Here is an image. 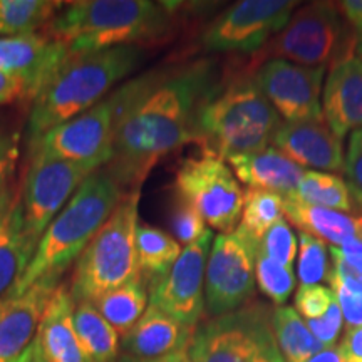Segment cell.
Returning <instances> with one entry per match:
<instances>
[{
  "label": "cell",
  "instance_id": "obj_1",
  "mask_svg": "<svg viewBox=\"0 0 362 362\" xmlns=\"http://www.w3.org/2000/svg\"><path fill=\"white\" fill-rule=\"evenodd\" d=\"M220 79L218 62L203 57L149 71L112 93L115 138L106 171L121 188L141 189L161 158L197 143L198 112Z\"/></svg>",
  "mask_w": 362,
  "mask_h": 362
},
{
  "label": "cell",
  "instance_id": "obj_2",
  "mask_svg": "<svg viewBox=\"0 0 362 362\" xmlns=\"http://www.w3.org/2000/svg\"><path fill=\"white\" fill-rule=\"evenodd\" d=\"M175 24V8L151 0L69 2L44 27V35L62 42L71 56L160 42Z\"/></svg>",
  "mask_w": 362,
  "mask_h": 362
},
{
  "label": "cell",
  "instance_id": "obj_3",
  "mask_svg": "<svg viewBox=\"0 0 362 362\" xmlns=\"http://www.w3.org/2000/svg\"><path fill=\"white\" fill-rule=\"evenodd\" d=\"M282 124L279 112L262 93L250 62L233 74H221L197 119V143L203 155L226 161L269 148Z\"/></svg>",
  "mask_w": 362,
  "mask_h": 362
},
{
  "label": "cell",
  "instance_id": "obj_4",
  "mask_svg": "<svg viewBox=\"0 0 362 362\" xmlns=\"http://www.w3.org/2000/svg\"><path fill=\"white\" fill-rule=\"evenodd\" d=\"M138 45L103 49L69 56L42 86L33 101L27 139L29 146L47 131L83 115L141 64Z\"/></svg>",
  "mask_w": 362,
  "mask_h": 362
},
{
  "label": "cell",
  "instance_id": "obj_5",
  "mask_svg": "<svg viewBox=\"0 0 362 362\" xmlns=\"http://www.w3.org/2000/svg\"><path fill=\"white\" fill-rule=\"evenodd\" d=\"M123 193L121 185L106 170H96L86 178L47 226L12 297L25 292L40 279L61 277L106 223L123 200Z\"/></svg>",
  "mask_w": 362,
  "mask_h": 362
},
{
  "label": "cell",
  "instance_id": "obj_6",
  "mask_svg": "<svg viewBox=\"0 0 362 362\" xmlns=\"http://www.w3.org/2000/svg\"><path fill=\"white\" fill-rule=\"evenodd\" d=\"M141 189L128 192L76 260L71 296L76 304L96 302L110 291L141 279L136 252Z\"/></svg>",
  "mask_w": 362,
  "mask_h": 362
},
{
  "label": "cell",
  "instance_id": "obj_7",
  "mask_svg": "<svg viewBox=\"0 0 362 362\" xmlns=\"http://www.w3.org/2000/svg\"><path fill=\"white\" fill-rule=\"evenodd\" d=\"M359 37L334 2H310L298 7L279 34L252 56L259 67L269 59H284L305 67H332L356 56Z\"/></svg>",
  "mask_w": 362,
  "mask_h": 362
},
{
  "label": "cell",
  "instance_id": "obj_8",
  "mask_svg": "<svg viewBox=\"0 0 362 362\" xmlns=\"http://www.w3.org/2000/svg\"><path fill=\"white\" fill-rule=\"evenodd\" d=\"M188 356L192 362H285L274 334V310L253 298L198 324Z\"/></svg>",
  "mask_w": 362,
  "mask_h": 362
},
{
  "label": "cell",
  "instance_id": "obj_9",
  "mask_svg": "<svg viewBox=\"0 0 362 362\" xmlns=\"http://www.w3.org/2000/svg\"><path fill=\"white\" fill-rule=\"evenodd\" d=\"M175 192L176 198L202 215L208 228L230 233L238 226L245 189L220 158L203 155L185 160L176 171Z\"/></svg>",
  "mask_w": 362,
  "mask_h": 362
},
{
  "label": "cell",
  "instance_id": "obj_10",
  "mask_svg": "<svg viewBox=\"0 0 362 362\" xmlns=\"http://www.w3.org/2000/svg\"><path fill=\"white\" fill-rule=\"evenodd\" d=\"M96 170L99 168L93 165L33 153L24 188L21 192L24 232L33 257L47 226L67 205L86 178Z\"/></svg>",
  "mask_w": 362,
  "mask_h": 362
},
{
  "label": "cell",
  "instance_id": "obj_11",
  "mask_svg": "<svg viewBox=\"0 0 362 362\" xmlns=\"http://www.w3.org/2000/svg\"><path fill=\"white\" fill-rule=\"evenodd\" d=\"M298 2L242 0L225 8L203 29V52H235L253 56L287 24Z\"/></svg>",
  "mask_w": 362,
  "mask_h": 362
},
{
  "label": "cell",
  "instance_id": "obj_12",
  "mask_svg": "<svg viewBox=\"0 0 362 362\" xmlns=\"http://www.w3.org/2000/svg\"><path fill=\"white\" fill-rule=\"evenodd\" d=\"M259 243L242 226L216 235L205 270V309L210 317L233 312L253 298Z\"/></svg>",
  "mask_w": 362,
  "mask_h": 362
},
{
  "label": "cell",
  "instance_id": "obj_13",
  "mask_svg": "<svg viewBox=\"0 0 362 362\" xmlns=\"http://www.w3.org/2000/svg\"><path fill=\"white\" fill-rule=\"evenodd\" d=\"M115 119L116 99L110 94L83 115L44 133L37 141L30 144V155L40 153L57 160L101 168L112 158Z\"/></svg>",
  "mask_w": 362,
  "mask_h": 362
},
{
  "label": "cell",
  "instance_id": "obj_14",
  "mask_svg": "<svg viewBox=\"0 0 362 362\" xmlns=\"http://www.w3.org/2000/svg\"><path fill=\"white\" fill-rule=\"evenodd\" d=\"M214 240V230L208 228L197 242L183 247L163 277L148 284L149 304L192 329L205 312V270Z\"/></svg>",
  "mask_w": 362,
  "mask_h": 362
},
{
  "label": "cell",
  "instance_id": "obj_15",
  "mask_svg": "<svg viewBox=\"0 0 362 362\" xmlns=\"http://www.w3.org/2000/svg\"><path fill=\"white\" fill-rule=\"evenodd\" d=\"M325 67H305L269 59L255 69V81L285 123L322 121V81Z\"/></svg>",
  "mask_w": 362,
  "mask_h": 362
},
{
  "label": "cell",
  "instance_id": "obj_16",
  "mask_svg": "<svg viewBox=\"0 0 362 362\" xmlns=\"http://www.w3.org/2000/svg\"><path fill=\"white\" fill-rule=\"evenodd\" d=\"M61 277H44L0 304V362H12L34 342Z\"/></svg>",
  "mask_w": 362,
  "mask_h": 362
},
{
  "label": "cell",
  "instance_id": "obj_17",
  "mask_svg": "<svg viewBox=\"0 0 362 362\" xmlns=\"http://www.w3.org/2000/svg\"><path fill=\"white\" fill-rule=\"evenodd\" d=\"M69 56L64 44L44 34L0 37V72L24 81L33 101Z\"/></svg>",
  "mask_w": 362,
  "mask_h": 362
},
{
  "label": "cell",
  "instance_id": "obj_18",
  "mask_svg": "<svg viewBox=\"0 0 362 362\" xmlns=\"http://www.w3.org/2000/svg\"><path fill=\"white\" fill-rule=\"evenodd\" d=\"M272 144L300 168L324 173L329 171L334 175L344 173L346 155L342 139L334 134L325 119L282 123Z\"/></svg>",
  "mask_w": 362,
  "mask_h": 362
},
{
  "label": "cell",
  "instance_id": "obj_19",
  "mask_svg": "<svg viewBox=\"0 0 362 362\" xmlns=\"http://www.w3.org/2000/svg\"><path fill=\"white\" fill-rule=\"evenodd\" d=\"M322 112L325 123L341 139L362 128V59L352 56L329 67Z\"/></svg>",
  "mask_w": 362,
  "mask_h": 362
},
{
  "label": "cell",
  "instance_id": "obj_20",
  "mask_svg": "<svg viewBox=\"0 0 362 362\" xmlns=\"http://www.w3.org/2000/svg\"><path fill=\"white\" fill-rule=\"evenodd\" d=\"M193 332L194 329L180 324L149 304L141 319L121 339L119 356L131 361L160 359L176 351L188 349Z\"/></svg>",
  "mask_w": 362,
  "mask_h": 362
},
{
  "label": "cell",
  "instance_id": "obj_21",
  "mask_svg": "<svg viewBox=\"0 0 362 362\" xmlns=\"http://www.w3.org/2000/svg\"><path fill=\"white\" fill-rule=\"evenodd\" d=\"M33 259L24 232V211L19 188L12 187L0 203V304L12 297Z\"/></svg>",
  "mask_w": 362,
  "mask_h": 362
},
{
  "label": "cell",
  "instance_id": "obj_22",
  "mask_svg": "<svg viewBox=\"0 0 362 362\" xmlns=\"http://www.w3.org/2000/svg\"><path fill=\"white\" fill-rule=\"evenodd\" d=\"M230 170L238 181L252 189H267L292 198L300 183L304 170L288 160L277 148L269 146L250 155L228 158Z\"/></svg>",
  "mask_w": 362,
  "mask_h": 362
},
{
  "label": "cell",
  "instance_id": "obj_23",
  "mask_svg": "<svg viewBox=\"0 0 362 362\" xmlns=\"http://www.w3.org/2000/svg\"><path fill=\"white\" fill-rule=\"evenodd\" d=\"M74 307L71 288L61 282L45 307L35 336L47 362H86L72 320Z\"/></svg>",
  "mask_w": 362,
  "mask_h": 362
},
{
  "label": "cell",
  "instance_id": "obj_24",
  "mask_svg": "<svg viewBox=\"0 0 362 362\" xmlns=\"http://www.w3.org/2000/svg\"><path fill=\"white\" fill-rule=\"evenodd\" d=\"M284 216L302 233L330 243V247H341L352 240H362V211L361 214H342L307 203L297 198H285Z\"/></svg>",
  "mask_w": 362,
  "mask_h": 362
},
{
  "label": "cell",
  "instance_id": "obj_25",
  "mask_svg": "<svg viewBox=\"0 0 362 362\" xmlns=\"http://www.w3.org/2000/svg\"><path fill=\"white\" fill-rule=\"evenodd\" d=\"M72 320L86 362H117L121 352L119 336L96 307L89 302H79L74 307Z\"/></svg>",
  "mask_w": 362,
  "mask_h": 362
},
{
  "label": "cell",
  "instance_id": "obj_26",
  "mask_svg": "<svg viewBox=\"0 0 362 362\" xmlns=\"http://www.w3.org/2000/svg\"><path fill=\"white\" fill-rule=\"evenodd\" d=\"M148 287L143 279L121 285L93 302L99 314L116 330L117 336H126L148 309Z\"/></svg>",
  "mask_w": 362,
  "mask_h": 362
},
{
  "label": "cell",
  "instance_id": "obj_27",
  "mask_svg": "<svg viewBox=\"0 0 362 362\" xmlns=\"http://www.w3.org/2000/svg\"><path fill=\"white\" fill-rule=\"evenodd\" d=\"M181 245L176 240L163 230L151 225H138L136 230V252L138 264L141 270L144 284L163 277L168 272L178 257L181 255Z\"/></svg>",
  "mask_w": 362,
  "mask_h": 362
},
{
  "label": "cell",
  "instance_id": "obj_28",
  "mask_svg": "<svg viewBox=\"0 0 362 362\" xmlns=\"http://www.w3.org/2000/svg\"><path fill=\"white\" fill-rule=\"evenodd\" d=\"M64 6L54 0H0V37L35 34Z\"/></svg>",
  "mask_w": 362,
  "mask_h": 362
},
{
  "label": "cell",
  "instance_id": "obj_29",
  "mask_svg": "<svg viewBox=\"0 0 362 362\" xmlns=\"http://www.w3.org/2000/svg\"><path fill=\"white\" fill-rule=\"evenodd\" d=\"M293 198L329 210L342 211V214H361L359 208L352 200L347 183L342 176L324 171H304L300 183Z\"/></svg>",
  "mask_w": 362,
  "mask_h": 362
},
{
  "label": "cell",
  "instance_id": "obj_30",
  "mask_svg": "<svg viewBox=\"0 0 362 362\" xmlns=\"http://www.w3.org/2000/svg\"><path fill=\"white\" fill-rule=\"evenodd\" d=\"M274 334L285 362H307L324 349L293 307L282 305L274 310Z\"/></svg>",
  "mask_w": 362,
  "mask_h": 362
},
{
  "label": "cell",
  "instance_id": "obj_31",
  "mask_svg": "<svg viewBox=\"0 0 362 362\" xmlns=\"http://www.w3.org/2000/svg\"><path fill=\"white\" fill-rule=\"evenodd\" d=\"M284 202L285 198L279 193L247 188L240 218L242 221L238 226H242L257 243H260L272 226L284 218Z\"/></svg>",
  "mask_w": 362,
  "mask_h": 362
},
{
  "label": "cell",
  "instance_id": "obj_32",
  "mask_svg": "<svg viewBox=\"0 0 362 362\" xmlns=\"http://www.w3.org/2000/svg\"><path fill=\"white\" fill-rule=\"evenodd\" d=\"M255 282L267 298H270L277 307H282L292 296L297 279L293 267L277 264L264 253L257 252Z\"/></svg>",
  "mask_w": 362,
  "mask_h": 362
},
{
  "label": "cell",
  "instance_id": "obj_33",
  "mask_svg": "<svg viewBox=\"0 0 362 362\" xmlns=\"http://www.w3.org/2000/svg\"><path fill=\"white\" fill-rule=\"evenodd\" d=\"M329 247L322 240L307 233H298L297 275L302 285H320L329 279L330 260Z\"/></svg>",
  "mask_w": 362,
  "mask_h": 362
},
{
  "label": "cell",
  "instance_id": "obj_34",
  "mask_svg": "<svg viewBox=\"0 0 362 362\" xmlns=\"http://www.w3.org/2000/svg\"><path fill=\"white\" fill-rule=\"evenodd\" d=\"M257 252L264 253L277 264L293 267L298 252V238L292 230V225L285 218L277 221L260 240Z\"/></svg>",
  "mask_w": 362,
  "mask_h": 362
},
{
  "label": "cell",
  "instance_id": "obj_35",
  "mask_svg": "<svg viewBox=\"0 0 362 362\" xmlns=\"http://www.w3.org/2000/svg\"><path fill=\"white\" fill-rule=\"evenodd\" d=\"M171 230H173L176 242L180 245H189V243L197 242L203 233L206 232L208 226L202 215L187 202L176 198L173 210H171Z\"/></svg>",
  "mask_w": 362,
  "mask_h": 362
},
{
  "label": "cell",
  "instance_id": "obj_36",
  "mask_svg": "<svg viewBox=\"0 0 362 362\" xmlns=\"http://www.w3.org/2000/svg\"><path fill=\"white\" fill-rule=\"evenodd\" d=\"M297 314L307 320L320 319L327 314L330 305L336 302V293L330 287L324 285H300L296 293Z\"/></svg>",
  "mask_w": 362,
  "mask_h": 362
},
{
  "label": "cell",
  "instance_id": "obj_37",
  "mask_svg": "<svg viewBox=\"0 0 362 362\" xmlns=\"http://www.w3.org/2000/svg\"><path fill=\"white\" fill-rule=\"evenodd\" d=\"M344 175L347 178V188L359 210H362V128L351 133L347 146Z\"/></svg>",
  "mask_w": 362,
  "mask_h": 362
},
{
  "label": "cell",
  "instance_id": "obj_38",
  "mask_svg": "<svg viewBox=\"0 0 362 362\" xmlns=\"http://www.w3.org/2000/svg\"><path fill=\"white\" fill-rule=\"evenodd\" d=\"M19 131L0 133V203L13 187L12 176L19 160Z\"/></svg>",
  "mask_w": 362,
  "mask_h": 362
},
{
  "label": "cell",
  "instance_id": "obj_39",
  "mask_svg": "<svg viewBox=\"0 0 362 362\" xmlns=\"http://www.w3.org/2000/svg\"><path fill=\"white\" fill-rule=\"evenodd\" d=\"M344 325V317L341 312V307L337 304V298L327 314L320 319L315 320H307V327L312 332L317 341L322 344L324 349H329V347H336V342L339 339V334H341Z\"/></svg>",
  "mask_w": 362,
  "mask_h": 362
},
{
  "label": "cell",
  "instance_id": "obj_40",
  "mask_svg": "<svg viewBox=\"0 0 362 362\" xmlns=\"http://www.w3.org/2000/svg\"><path fill=\"white\" fill-rule=\"evenodd\" d=\"M327 282L332 288L334 293H336L337 304L341 307L342 317L346 320L347 329L359 327L362 325V293L351 291L344 285L341 280L334 277L332 274H329Z\"/></svg>",
  "mask_w": 362,
  "mask_h": 362
},
{
  "label": "cell",
  "instance_id": "obj_41",
  "mask_svg": "<svg viewBox=\"0 0 362 362\" xmlns=\"http://www.w3.org/2000/svg\"><path fill=\"white\" fill-rule=\"evenodd\" d=\"M19 99H29V101H33V96H30V90L27 88V84L19 78H13V76L2 74L0 72V107L19 101Z\"/></svg>",
  "mask_w": 362,
  "mask_h": 362
},
{
  "label": "cell",
  "instance_id": "obj_42",
  "mask_svg": "<svg viewBox=\"0 0 362 362\" xmlns=\"http://www.w3.org/2000/svg\"><path fill=\"white\" fill-rule=\"evenodd\" d=\"M337 349L346 362H362V325L347 329Z\"/></svg>",
  "mask_w": 362,
  "mask_h": 362
},
{
  "label": "cell",
  "instance_id": "obj_43",
  "mask_svg": "<svg viewBox=\"0 0 362 362\" xmlns=\"http://www.w3.org/2000/svg\"><path fill=\"white\" fill-rule=\"evenodd\" d=\"M329 250L362 274V240H352V242L344 243L341 247H330Z\"/></svg>",
  "mask_w": 362,
  "mask_h": 362
},
{
  "label": "cell",
  "instance_id": "obj_44",
  "mask_svg": "<svg viewBox=\"0 0 362 362\" xmlns=\"http://www.w3.org/2000/svg\"><path fill=\"white\" fill-rule=\"evenodd\" d=\"M339 7L349 22L357 37H362V0H344L339 2Z\"/></svg>",
  "mask_w": 362,
  "mask_h": 362
},
{
  "label": "cell",
  "instance_id": "obj_45",
  "mask_svg": "<svg viewBox=\"0 0 362 362\" xmlns=\"http://www.w3.org/2000/svg\"><path fill=\"white\" fill-rule=\"evenodd\" d=\"M117 362H192V361H189L188 349H181V351L173 352V354H168L165 357H160V359H151V361H131L128 357L119 356Z\"/></svg>",
  "mask_w": 362,
  "mask_h": 362
},
{
  "label": "cell",
  "instance_id": "obj_46",
  "mask_svg": "<svg viewBox=\"0 0 362 362\" xmlns=\"http://www.w3.org/2000/svg\"><path fill=\"white\" fill-rule=\"evenodd\" d=\"M307 362H346L339 349L336 347H329V349H322L310 357Z\"/></svg>",
  "mask_w": 362,
  "mask_h": 362
},
{
  "label": "cell",
  "instance_id": "obj_47",
  "mask_svg": "<svg viewBox=\"0 0 362 362\" xmlns=\"http://www.w3.org/2000/svg\"><path fill=\"white\" fill-rule=\"evenodd\" d=\"M30 362H47L42 354V351H40L37 337L34 339V351H33V357H30Z\"/></svg>",
  "mask_w": 362,
  "mask_h": 362
},
{
  "label": "cell",
  "instance_id": "obj_48",
  "mask_svg": "<svg viewBox=\"0 0 362 362\" xmlns=\"http://www.w3.org/2000/svg\"><path fill=\"white\" fill-rule=\"evenodd\" d=\"M33 351H34V342L30 344V346L27 347V349L22 352V354L17 357L16 361H12V362H30V357H33Z\"/></svg>",
  "mask_w": 362,
  "mask_h": 362
},
{
  "label": "cell",
  "instance_id": "obj_49",
  "mask_svg": "<svg viewBox=\"0 0 362 362\" xmlns=\"http://www.w3.org/2000/svg\"><path fill=\"white\" fill-rule=\"evenodd\" d=\"M356 56L362 59V37L359 39V42H357V47H356Z\"/></svg>",
  "mask_w": 362,
  "mask_h": 362
}]
</instances>
